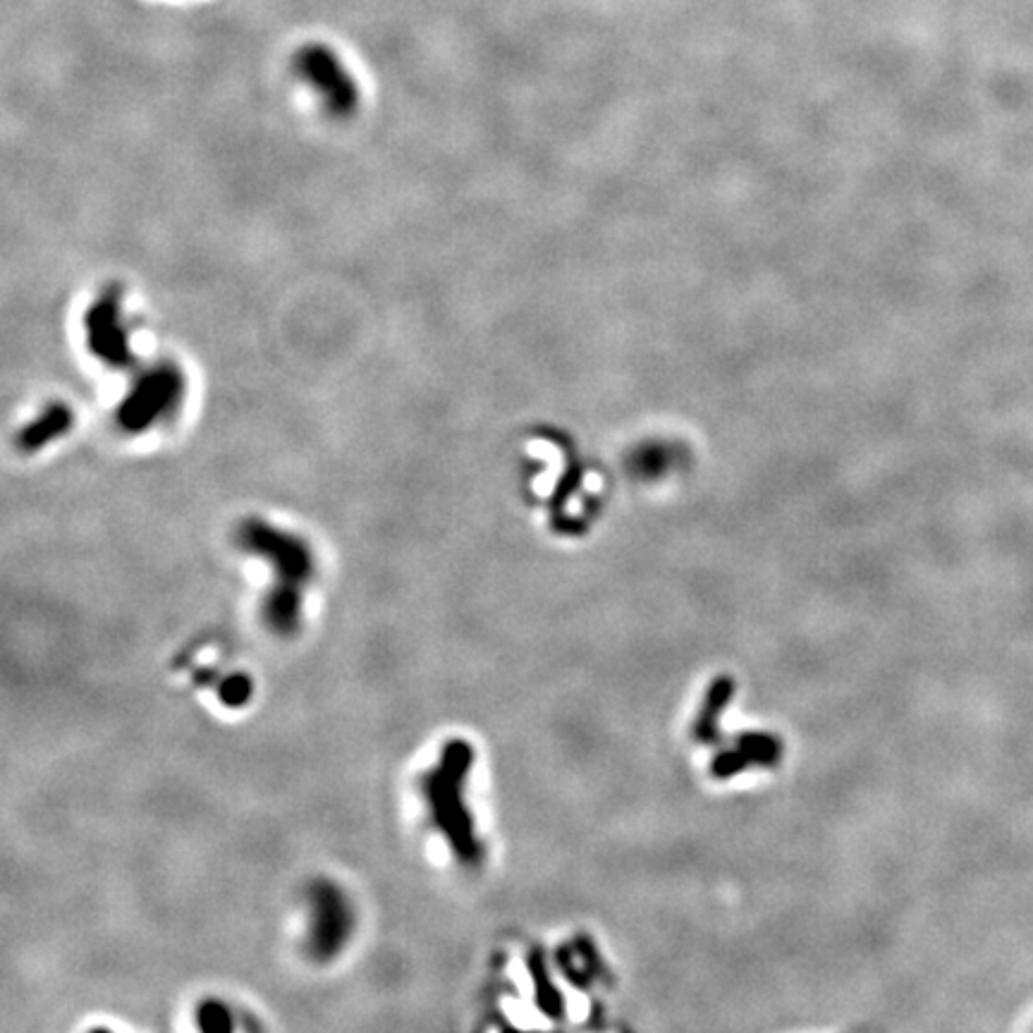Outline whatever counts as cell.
I'll return each instance as SVG.
<instances>
[{
    "label": "cell",
    "mask_w": 1033,
    "mask_h": 1033,
    "mask_svg": "<svg viewBox=\"0 0 1033 1033\" xmlns=\"http://www.w3.org/2000/svg\"><path fill=\"white\" fill-rule=\"evenodd\" d=\"M294 73L309 84L331 116L347 118L359 108L357 82L352 79V73L333 49L323 44L300 49L294 55Z\"/></svg>",
    "instance_id": "5b68a950"
},
{
    "label": "cell",
    "mask_w": 1033,
    "mask_h": 1033,
    "mask_svg": "<svg viewBox=\"0 0 1033 1033\" xmlns=\"http://www.w3.org/2000/svg\"><path fill=\"white\" fill-rule=\"evenodd\" d=\"M309 928L304 950L309 959L325 965L345 950L355 933V907L347 893L333 881L319 879L309 885Z\"/></svg>",
    "instance_id": "3957f363"
},
{
    "label": "cell",
    "mask_w": 1033,
    "mask_h": 1033,
    "mask_svg": "<svg viewBox=\"0 0 1033 1033\" xmlns=\"http://www.w3.org/2000/svg\"><path fill=\"white\" fill-rule=\"evenodd\" d=\"M84 333L92 355L108 369H127L132 366L134 352L130 345V329H127L122 311L120 288H108L92 302L84 316Z\"/></svg>",
    "instance_id": "8992f818"
},
{
    "label": "cell",
    "mask_w": 1033,
    "mask_h": 1033,
    "mask_svg": "<svg viewBox=\"0 0 1033 1033\" xmlns=\"http://www.w3.org/2000/svg\"><path fill=\"white\" fill-rule=\"evenodd\" d=\"M237 544L247 553L257 556L271 564L278 584L306 587L314 577V553L311 546L288 529H280L271 521L249 517L237 529Z\"/></svg>",
    "instance_id": "277c9868"
},
{
    "label": "cell",
    "mask_w": 1033,
    "mask_h": 1033,
    "mask_svg": "<svg viewBox=\"0 0 1033 1033\" xmlns=\"http://www.w3.org/2000/svg\"><path fill=\"white\" fill-rule=\"evenodd\" d=\"M185 398V376L175 364L161 362L141 374L122 398L116 421L125 433H147L175 415Z\"/></svg>",
    "instance_id": "7a4b0ae2"
},
{
    "label": "cell",
    "mask_w": 1033,
    "mask_h": 1033,
    "mask_svg": "<svg viewBox=\"0 0 1033 1033\" xmlns=\"http://www.w3.org/2000/svg\"><path fill=\"white\" fill-rule=\"evenodd\" d=\"M472 746L464 740L445 742L441 758L423 775V797L429 801L433 826L443 832L450 849L462 864H478L481 844L474 832V820L464 804V783L472 771Z\"/></svg>",
    "instance_id": "6da1fadb"
},
{
    "label": "cell",
    "mask_w": 1033,
    "mask_h": 1033,
    "mask_svg": "<svg viewBox=\"0 0 1033 1033\" xmlns=\"http://www.w3.org/2000/svg\"><path fill=\"white\" fill-rule=\"evenodd\" d=\"M196 1026L211 1033L230 1031L235 1026L233 1012L225 1008L220 1000H206L200 1004V1008H196Z\"/></svg>",
    "instance_id": "9c48e42d"
},
{
    "label": "cell",
    "mask_w": 1033,
    "mask_h": 1033,
    "mask_svg": "<svg viewBox=\"0 0 1033 1033\" xmlns=\"http://www.w3.org/2000/svg\"><path fill=\"white\" fill-rule=\"evenodd\" d=\"M304 589L294 584H278L266 591L261 603V620L266 630L280 636V639H290L302 627V607H304Z\"/></svg>",
    "instance_id": "52a82bcc"
},
{
    "label": "cell",
    "mask_w": 1033,
    "mask_h": 1033,
    "mask_svg": "<svg viewBox=\"0 0 1033 1033\" xmlns=\"http://www.w3.org/2000/svg\"><path fill=\"white\" fill-rule=\"evenodd\" d=\"M73 423H75L73 409L63 402H53L20 431L18 445L24 452L44 450L49 443L55 441V438H63L69 429H73Z\"/></svg>",
    "instance_id": "ba28073f"
},
{
    "label": "cell",
    "mask_w": 1033,
    "mask_h": 1033,
    "mask_svg": "<svg viewBox=\"0 0 1033 1033\" xmlns=\"http://www.w3.org/2000/svg\"><path fill=\"white\" fill-rule=\"evenodd\" d=\"M251 695H254V682L245 672H233L230 677H225L218 687V699L228 706V709H239V706H245L251 699Z\"/></svg>",
    "instance_id": "30bf717a"
}]
</instances>
